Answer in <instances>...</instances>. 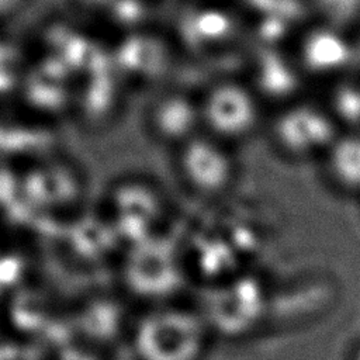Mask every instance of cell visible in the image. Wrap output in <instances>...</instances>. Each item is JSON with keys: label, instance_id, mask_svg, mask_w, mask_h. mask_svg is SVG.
Returning <instances> with one entry per match:
<instances>
[{"label": "cell", "instance_id": "6da1fadb", "mask_svg": "<svg viewBox=\"0 0 360 360\" xmlns=\"http://www.w3.org/2000/svg\"><path fill=\"white\" fill-rule=\"evenodd\" d=\"M201 132L232 148L263 134L269 108L245 75H221L200 89Z\"/></svg>", "mask_w": 360, "mask_h": 360}, {"label": "cell", "instance_id": "7a4b0ae2", "mask_svg": "<svg viewBox=\"0 0 360 360\" xmlns=\"http://www.w3.org/2000/svg\"><path fill=\"white\" fill-rule=\"evenodd\" d=\"M340 131L325 101L304 96L271 110L263 134L281 159L305 163L319 162Z\"/></svg>", "mask_w": 360, "mask_h": 360}, {"label": "cell", "instance_id": "3957f363", "mask_svg": "<svg viewBox=\"0 0 360 360\" xmlns=\"http://www.w3.org/2000/svg\"><path fill=\"white\" fill-rule=\"evenodd\" d=\"M210 329L198 311L180 305H156L132 329L136 360H202Z\"/></svg>", "mask_w": 360, "mask_h": 360}, {"label": "cell", "instance_id": "277c9868", "mask_svg": "<svg viewBox=\"0 0 360 360\" xmlns=\"http://www.w3.org/2000/svg\"><path fill=\"white\" fill-rule=\"evenodd\" d=\"M170 165L181 191L198 200L225 195L239 179L236 149L202 132L170 152Z\"/></svg>", "mask_w": 360, "mask_h": 360}, {"label": "cell", "instance_id": "5b68a950", "mask_svg": "<svg viewBox=\"0 0 360 360\" xmlns=\"http://www.w3.org/2000/svg\"><path fill=\"white\" fill-rule=\"evenodd\" d=\"M142 128L153 145L169 153L201 134L197 89L170 82L150 91Z\"/></svg>", "mask_w": 360, "mask_h": 360}, {"label": "cell", "instance_id": "8992f818", "mask_svg": "<svg viewBox=\"0 0 360 360\" xmlns=\"http://www.w3.org/2000/svg\"><path fill=\"white\" fill-rule=\"evenodd\" d=\"M114 69L124 77V84L143 87L148 93L170 83L169 72L179 46L167 32H156L152 25L120 37Z\"/></svg>", "mask_w": 360, "mask_h": 360}, {"label": "cell", "instance_id": "52a82bcc", "mask_svg": "<svg viewBox=\"0 0 360 360\" xmlns=\"http://www.w3.org/2000/svg\"><path fill=\"white\" fill-rule=\"evenodd\" d=\"M292 53L308 82L332 84L350 75L356 56L353 34L314 21L298 35Z\"/></svg>", "mask_w": 360, "mask_h": 360}, {"label": "cell", "instance_id": "ba28073f", "mask_svg": "<svg viewBox=\"0 0 360 360\" xmlns=\"http://www.w3.org/2000/svg\"><path fill=\"white\" fill-rule=\"evenodd\" d=\"M238 17L224 4L212 0H193L181 10L173 38L191 55L205 56L225 49L238 35Z\"/></svg>", "mask_w": 360, "mask_h": 360}, {"label": "cell", "instance_id": "9c48e42d", "mask_svg": "<svg viewBox=\"0 0 360 360\" xmlns=\"http://www.w3.org/2000/svg\"><path fill=\"white\" fill-rule=\"evenodd\" d=\"M269 111L304 97L301 93L308 82L291 52L269 46L253 58L245 75Z\"/></svg>", "mask_w": 360, "mask_h": 360}, {"label": "cell", "instance_id": "30bf717a", "mask_svg": "<svg viewBox=\"0 0 360 360\" xmlns=\"http://www.w3.org/2000/svg\"><path fill=\"white\" fill-rule=\"evenodd\" d=\"M318 163L330 190L360 198V129H342Z\"/></svg>", "mask_w": 360, "mask_h": 360}, {"label": "cell", "instance_id": "8fae6325", "mask_svg": "<svg viewBox=\"0 0 360 360\" xmlns=\"http://www.w3.org/2000/svg\"><path fill=\"white\" fill-rule=\"evenodd\" d=\"M335 90L325 104L336 118L340 129H360V83L349 76L332 83Z\"/></svg>", "mask_w": 360, "mask_h": 360}, {"label": "cell", "instance_id": "7c38bea8", "mask_svg": "<svg viewBox=\"0 0 360 360\" xmlns=\"http://www.w3.org/2000/svg\"><path fill=\"white\" fill-rule=\"evenodd\" d=\"M316 22L353 34L360 25V0H309Z\"/></svg>", "mask_w": 360, "mask_h": 360}, {"label": "cell", "instance_id": "4fadbf2b", "mask_svg": "<svg viewBox=\"0 0 360 360\" xmlns=\"http://www.w3.org/2000/svg\"><path fill=\"white\" fill-rule=\"evenodd\" d=\"M0 360H49L44 349L18 335L0 338Z\"/></svg>", "mask_w": 360, "mask_h": 360}, {"label": "cell", "instance_id": "5bb4252c", "mask_svg": "<svg viewBox=\"0 0 360 360\" xmlns=\"http://www.w3.org/2000/svg\"><path fill=\"white\" fill-rule=\"evenodd\" d=\"M49 360H103V357L87 343H65Z\"/></svg>", "mask_w": 360, "mask_h": 360}, {"label": "cell", "instance_id": "9a60e30c", "mask_svg": "<svg viewBox=\"0 0 360 360\" xmlns=\"http://www.w3.org/2000/svg\"><path fill=\"white\" fill-rule=\"evenodd\" d=\"M68 4L83 17L103 20L115 0H66Z\"/></svg>", "mask_w": 360, "mask_h": 360}, {"label": "cell", "instance_id": "2e32d148", "mask_svg": "<svg viewBox=\"0 0 360 360\" xmlns=\"http://www.w3.org/2000/svg\"><path fill=\"white\" fill-rule=\"evenodd\" d=\"M34 0H0V28L14 24L22 17Z\"/></svg>", "mask_w": 360, "mask_h": 360}, {"label": "cell", "instance_id": "e0dca14e", "mask_svg": "<svg viewBox=\"0 0 360 360\" xmlns=\"http://www.w3.org/2000/svg\"><path fill=\"white\" fill-rule=\"evenodd\" d=\"M353 360H360V346L356 349V352L353 354Z\"/></svg>", "mask_w": 360, "mask_h": 360}, {"label": "cell", "instance_id": "ac0fdd59", "mask_svg": "<svg viewBox=\"0 0 360 360\" xmlns=\"http://www.w3.org/2000/svg\"><path fill=\"white\" fill-rule=\"evenodd\" d=\"M1 292H3V291H0V295H1ZM1 307H3V305H1V302H0V312H1Z\"/></svg>", "mask_w": 360, "mask_h": 360}, {"label": "cell", "instance_id": "d6986e66", "mask_svg": "<svg viewBox=\"0 0 360 360\" xmlns=\"http://www.w3.org/2000/svg\"><path fill=\"white\" fill-rule=\"evenodd\" d=\"M149 1H152V3H155V1H158V0H149Z\"/></svg>", "mask_w": 360, "mask_h": 360}]
</instances>
